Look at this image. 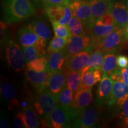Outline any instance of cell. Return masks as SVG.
Masks as SVG:
<instances>
[{"label": "cell", "mask_w": 128, "mask_h": 128, "mask_svg": "<svg viewBox=\"0 0 128 128\" xmlns=\"http://www.w3.org/2000/svg\"><path fill=\"white\" fill-rule=\"evenodd\" d=\"M3 9L7 23H18L36 13L35 7L30 0H3Z\"/></svg>", "instance_id": "1"}, {"label": "cell", "mask_w": 128, "mask_h": 128, "mask_svg": "<svg viewBox=\"0 0 128 128\" xmlns=\"http://www.w3.org/2000/svg\"><path fill=\"white\" fill-rule=\"evenodd\" d=\"M33 105L36 112L42 119V127L43 122L58 105V98L50 92L47 88L43 92L37 93Z\"/></svg>", "instance_id": "2"}, {"label": "cell", "mask_w": 128, "mask_h": 128, "mask_svg": "<svg viewBox=\"0 0 128 128\" xmlns=\"http://www.w3.org/2000/svg\"><path fill=\"white\" fill-rule=\"evenodd\" d=\"M6 44V58L8 65L16 72H20L26 66L23 52L16 42L7 37L1 41Z\"/></svg>", "instance_id": "3"}, {"label": "cell", "mask_w": 128, "mask_h": 128, "mask_svg": "<svg viewBox=\"0 0 128 128\" xmlns=\"http://www.w3.org/2000/svg\"><path fill=\"white\" fill-rule=\"evenodd\" d=\"M74 118L71 110L59 104L42 124V128H64L71 127Z\"/></svg>", "instance_id": "4"}, {"label": "cell", "mask_w": 128, "mask_h": 128, "mask_svg": "<svg viewBox=\"0 0 128 128\" xmlns=\"http://www.w3.org/2000/svg\"><path fill=\"white\" fill-rule=\"evenodd\" d=\"M99 106H92L81 111L72 120L73 128H92L96 127L100 119Z\"/></svg>", "instance_id": "5"}, {"label": "cell", "mask_w": 128, "mask_h": 128, "mask_svg": "<svg viewBox=\"0 0 128 128\" xmlns=\"http://www.w3.org/2000/svg\"><path fill=\"white\" fill-rule=\"evenodd\" d=\"M127 40L124 36L122 28H118L110 32L97 45L96 49H99L104 54L119 51ZM95 50V49H94Z\"/></svg>", "instance_id": "6"}, {"label": "cell", "mask_w": 128, "mask_h": 128, "mask_svg": "<svg viewBox=\"0 0 128 128\" xmlns=\"http://www.w3.org/2000/svg\"><path fill=\"white\" fill-rule=\"evenodd\" d=\"M69 6L72 10L73 16L81 20L86 27L90 30L96 21L92 16V7L89 1L72 0Z\"/></svg>", "instance_id": "7"}, {"label": "cell", "mask_w": 128, "mask_h": 128, "mask_svg": "<svg viewBox=\"0 0 128 128\" xmlns=\"http://www.w3.org/2000/svg\"><path fill=\"white\" fill-rule=\"evenodd\" d=\"M44 13L51 22H58L68 25L73 17L72 12L69 5H52L44 8Z\"/></svg>", "instance_id": "8"}, {"label": "cell", "mask_w": 128, "mask_h": 128, "mask_svg": "<svg viewBox=\"0 0 128 128\" xmlns=\"http://www.w3.org/2000/svg\"><path fill=\"white\" fill-rule=\"evenodd\" d=\"M50 74L49 68L45 71L38 72L26 68L24 76L26 81L31 84L37 93H39L48 88V81Z\"/></svg>", "instance_id": "9"}, {"label": "cell", "mask_w": 128, "mask_h": 128, "mask_svg": "<svg viewBox=\"0 0 128 128\" xmlns=\"http://www.w3.org/2000/svg\"><path fill=\"white\" fill-rule=\"evenodd\" d=\"M74 94L70 110L74 119L80 112L92 103L93 97L92 88H80Z\"/></svg>", "instance_id": "10"}, {"label": "cell", "mask_w": 128, "mask_h": 128, "mask_svg": "<svg viewBox=\"0 0 128 128\" xmlns=\"http://www.w3.org/2000/svg\"><path fill=\"white\" fill-rule=\"evenodd\" d=\"M128 98V85L124 82H113V90L108 106L113 108L117 112L122 108L123 106Z\"/></svg>", "instance_id": "11"}, {"label": "cell", "mask_w": 128, "mask_h": 128, "mask_svg": "<svg viewBox=\"0 0 128 128\" xmlns=\"http://www.w3.org/2000/svg\"><path fill=\"white\" fill-rule=\"evenodd\" d=\"M110 12L114 18L115 26L124 29L128 23V2H114L113 0Z\"/></svg>", "instance_id": "12"}, {"label": "cell", "mask_w": 128, "mask_h": 128, "mask_svg": "<svg viewBox=\"0 0 128 128\" xmlns=\"http://www.w3.org/2000/svg\"><path fill=\"white\" fill-rule=\"evenodd\" d=\"M91 43L90 36H72L65 48L67 58H68L87 49Z\"/></svg>", "instance_id": "13"}, {"label": "cell", "mask_w": 128, "mask_h": 128, "mask_svg": "<svg viewBox=\"0 0 128 128\" xmlns=\"http://www.w3.org/2000/svg\"><path fill=\"white\" fill-rule=\"evenodd\" d=\"M93 49L90 46L87 49L82 51L76 55L68 58L65 62V67L75 71H82L87 66L90 55Z\"/></svg>", "instance_id": "14"}, {"label": "cell", "mask_w": 128, "mask_h": 128, "mask_svg": "<svg viewBox=\"0 0 128 128\" xmlns=\"http://www.w3.org/2000/svg\"><path fill=\"white\" fill-rule=\"evenodd\" d=\"M103 72L102 68H88L86 66L82 70L80 88H92L94 85L102 80Z\"/></svg>", "instance_id": "15"}, {"label": "cell", "mask_w": 128, "mask_h": 128, "mask_svg": "<svg viewBox=\"0 0 128 128\" xmlns=\"http://www.w3.org/2000/svg\"><path fill=\"white\" fill-rule=\"evenodd\" d=\"M1 97L6 104L9 110H12L18 106V101L17 98V89L15 86L10 82L6 81L1 84L0 88Z\"/></svg>", "instance_id": "16"}, {"label": "cell", "mask_w": 128, "mask_h": 128, "mask_svg": "<svg viewBox=\"0 0 128 128\" xmlns=\"http://www.w3.org/2000/svg\"><path fill=\"white\" fill-rule=\"evenodd\" d=\"M66 85V76L64 68L50 72L48 84V89L58 98L59 94Z\"/></svg>", "instance_id": "17"}, {"label": "cell", "mask_w": 128, "mask_h": 128, "mask_svg": "<svg viewBox=\"0 0 128 128\" xmlns=\"http://www.w3.org/2000/svg\"><path fill=\"white\" fill-rule=\"evenodd\" d=\"M118 28L114 25L106 26L98 23L96 22L92 27L90 30V34L92 43L90 46L93 50L96 49L97 45L100 44L106 36H108L110 32Z\"/></svg>", "instance_id": "18"}, {"label": "cell", "mask_w": 128, "mask_h": 128, "mask_svg": "<svg viewBox=\"0 0 128 128\" xmlns=\"http://www.w3.org/2000/svg\"><path fill=\"white\" fill-rule=\"evenodd\" d=\"M113 81L109 76H103L98 85L96 93V103L97 105H103L108 103L112 96Z\"/></svg>", "instance_id": "19"}, {"label": "cell", "mask_w": 128, "mask_h": 128, "mask_svg": "<svg viewBox=\"0 0 128 128\" xmlns=\"http://www.w3.org/2000/svg\"><path fill=\"white\" fill-rule=\"evenodd\" d=\"M47 40L39 38V39L33 45L23 48L24 57L27 62L45 55V48L47 44Z\"/></svg>", "instance_id": "20"}, {"label": "cell", "mask_w": 128, "mask_h": 128, "mask_svg": "<svg viewBox=\"0 0 128 128\" xmlns=\"http://www.w3.org/2000/svg\"><path fill=\"white\" fill-rule=\"evenodd\" d=\"M39 38L29 24L22 27L17 33V39L22 48L33 45Z\"/></svg>", "instance_id": "21"}, {"label": "cell", "mask_w": 128, "mask_h": 128, "mask_svg": "<svg viewBox=\"0 0 128 128\" xmlns=\"http://www.w3.org/2000/svg\"><path fill=\"white\" fill-rule=\"evenodd\" d=\"M113 0H89L92 16L95 21L110 12Z\"/></svg>", "instance_id": "22"}, {"label": "cell", "mask_w": 128, "mask_h": 128, "mask_svg": "<svg viewBox=\"0 0 128 128\" xmlns=\"http://www.w3.org/2000/svg\"><path fill=\"white\" fill-rule=\"evenodd\" d=\"M65 48L48 55V65L50 72L59 71L65 66V62L68 58Z\"/></svg>", "instance_id": "23"}, {"label": "cell", "mask_w": 128, "mask_h": 128, "mask_svg": "<svg viewBox=\"0 0 128 128\" xmlns=\"http://www.w3.org/2000/svg\"><path fill=\"white\" fill-rule=\"evenodd\" d=\"M23 112L24 124L26 128H37L42 127V119L38 116L32 104L27 107Z\"/></svg>", "instance_id": "24"}, {"label": "cell", "mask_w": 128, "mask_h": 128, "mask_svg": "<svg viewBox=\"0 0 128 128\" xmlns=\"http://www.w3.org/2000/svg\"><path fill=\"white\" fill-rule=\"evenodd\" d=\"M29 24L39 38L49 40L52 33L49 25L44 19L43 18H36L32 21Z\"/></svg>", "instance_id": "25"}, {"label": "cell", "mask_w": 128, "mask_h": 128, "mask_svg": "<svg viewBox=\"0 0 128 128\" xmlns=\"http://www.w3.org/2000/svg\"><path fill=\"white\" fill-rule=\"evenodd\" d=\"M66 76V86L71 90L74 94L80 90L82 71H75L64 67Z\"/></svg>", "instance_id": "26"}, {"label": "cell", "mask_w": 128, "mask_h": 128, "mask_svg": "<svg viewBox=\"0 0 128 128\" xmlns=\"http://www.w3.org/2000/svg\"><path fill=\"white\" fill-rule=\"evenodd\" d=\"M118 56L116 52H108L104 54V62L102 66L103 76H110L115 70L119 68L118 65Z\"/></svg>", "instance_id": "27"}, {"label": "cell", "mask_w": 128, "mask_h": 128, "mask_svg": "<svg viewBox=\"0 0 128 128\" xmlns=\"http://www.w3.org/2000/svg\"><path fill=\"white\" fill-rule=\"evenodd\" d=\"M68 26L72 36H85L90 32L88 28L77 17L73 16L68 24Z\"/></svg>", "instance_id": "28"}, {"label": "cell", "mask_w": 128, "mask_h": 128, "mask_svg": "<svg viewBox=\"0 0 128 128\" xmlns=\"http://www.w3.org/2000/svg\"><path fill=\"white\" fill-rule=\"evenodd\" d=\"M69 42L68 39L65 38L55 36L53 37L49 42V46L46 50V55H50L52 52L62 50L66 47Z\"/></svg>", "instance_id": "29"}, {"label": "cell", "mask_w": 128, "mask_h": 128, "mask_svg": "<svg viewBox=\"0 0 128 128\" xmlns=\"http://www.w3.org/2000/svg\"><path fill=\"white\" fill-rule=\"evenodd\" d=\"M74 92L68 86H65L58 96V104L70 110L73 100Z\"/></svg>", "instance_id": "30"}, {"label": "cell", "mask_w": 128, "mask_h": 128, "mask_svg": "<svg viewBox=\"0 0 128 128\" xmlns=\"http://www.w3.org/2000/svg\"><path fill=\"white\" fill-rule=\"evenodd\" d=\"M104 58V53L99 49H95L90 55L87 66L88 68H102Z\"/></svg>", "instance_id": "31"}, {"label": "cell", "mask_w": 128, "mask_h": 128, "mask_svg": "<svg viewBox=\"0 0 128 128\" xmlns=\"http://www.w3.org/2000/svg\"><path fill=\"white\" fill-rule=\"evenodd\" d=\"M27 68L34 70L38 72L45 71L49 68L48 56H41L38 58L28 62L26 64Z\"/></svg>", "instance_id": "32"}, {"label": "cell", "mask_w": 128, "mask_h": 128, "mask_svg": "<svg viewBox=\"0 0 128 128\" xmlns=\"http://www.w3.org/2000/svg\"><path fill=\"white\" fill-rule=\"evenodd\" d=\"M52 24L55 36L65 38L69 41L71 39L72 35L68 25H64L58 23V22H51Z\"/></svg>", "instance_id": "33"}, {"label": "cell", "mask_w": 128, "mask_h": 128, "mask_svg": "<svg viewBox=\"0 0 128 128\" xmlns=\"http://www.w3.org/2000/svg\"><path fill=\"white\" fill-rule=\"evenodd\" d=\"M119 118L122 123L126 128H128V98L121 108Z\"/></svg>", "instance_id": "34"}, {"label": "cell", "mask_w": 128, "mask_h": 128, "mask_svg": "<svg viewBox=\"0 0 128 128\" xmlns=\"http://www.w3.org/2000/svg\"><path fill=\"white\" fill-rule=\"evenodd\" d=\"M13 126L16 128H26L23 119V112L18 111L16 113L13 119Z\"/></svg>", "instance_id": "35"}, {"label": "cell", "mask_w": 128, "mask_h": 128, "mask_svg": "<svg viewBox=\"0 0 128 128\" xmlns=\"http://www.w3.org/2000/svg\"><path fill=\"white\" fill-rule=\"evenodd\" d=\"M96 22H98V23L106 26H111L114 25V18L110 12L106 14L104 16L101 17L98 20H96Z\"/></svg>", "instance_id": "36"}, {"label": "cell", "mask_w": 128, "mask_h": 128, "mask_svg": "<svg viewBox=\"0 0 128 128\" xmlns=\"http://www.w3.org/2000/svg\"><path fill=\"white\" fill-rule=\"evenodd\" d=\"M72 0H43V8L49 7L52 5H69Z\"/></svg>", "instance_id": "37"}, {"label": "cell", "mask_w": 128, "mask_h": 128, "mask_svg": "<svg viewBox=\"0 0 128 128\" xmlns=\"http://www.w3.org/2000/svg\"><path fill=\"white\" fill-rule=\"evenodd\" d=\"M110 77L113 82H114V81H122V82H124L122 74L120 68H118L116 70H115L112 73V74L110 75Z\"/></svg>", "instance_id": "38"}, {"label": "cell", "mask_w": 128, "mask_h": 128, "mask_svg": "<svg viewBox=\"0 0 128 128\" xmlns=\"http://www.w3.org/2000/svg\"><path fill=\"white\" fill-rule=\"evenodd\" d=\"M118 65L119 68H124L128 66V58L125 55H119L118 56Z\"/></svg>", "instance_id": "39"}, {"label": "cell", "mask_w": 128, "mask_h": 128, "mask_svg": "<svg viewBox=\"0 0 128 128\" xmlns=\"http://www.w3.org/2000/svg\"><path fill=\"white\" fill-rule=\"evenodd\" d=\"M8 121L6 118L4 113H1V118H0V127L1 128H9Z\"/></svg>", "instance_id": "40"}, {"label": "cell", "mask_w": 128, "mask_h": 128, "mask_svg": "<svg viewBox=\"0 0 128 128\" xmlns=\"http://www.w3.org/2000/svg\"><path fill=\"white\" fill-rule=\"evenodd\" d=\"M121 71L124 82L128 85V66L126 68H123L122 70H121Z\"/></svg>", "instance_id": "41"}, {"label": "cell", "mask_w": 128, "mask_h": 128, "mask_svg": "<svg viewBox=\"0 0 128 128\" xmlns=\"http://www.w3.org/2000/svg\"><path fill=\"white\" fill-rule=\"evenodd\" d=\"M7 28V23L6 22H1V36L2 37V39L4 38L5 32H6Z\"/></svg>", "instance_id": "42"}, {"label": "cell", "mask_w": 128, "mask_h": 128, "mask_svg": "<svg viewBox=\"0 0 128 128\" xmlns=\"http://www.w3.org/2000/svg\"><path fill=\"white\" fill-rule=\"evenodd\" d=\"M35 8L43 7V0H30Z\"/></svg>", "instance_id": "43"}, {"label": "cell", "mask_w": 128, "mask_h": 128, "mask_svg": "<svg viewBox=\"0 0 128 128\" xmlns=\"http://www.w3.org/2000/svg\"><path fill=\"white\" fill-rule=\"evenodd\" d=\"M123 32H124V36L125 37L126 39L128 40V23L127 24V25L126 26L125 28L123 29Z\"/></svg>", "instance_id": "44"}]
</instances>
